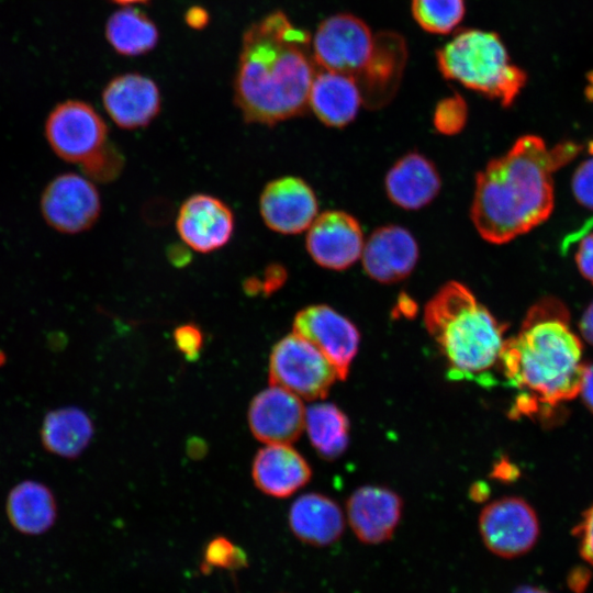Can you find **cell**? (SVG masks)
Wrapping results in <instances>:
<instances>
[{"instance_id": "16", "label": "cell", "mask_w": 593, "mask_h": 593, "mask_svg": "<svg viewBox=\"0 0 593 593\" xmlns=\"http://www.w3.org/2000/svg\"><path fill=\"white\" fill-rule=\"evenodd\" d=\"M102 102L119 127L136 130L149 125L159 114L161 94L152 78L138 72H125L105 85Z\"/></svg>"}, {"instance_id": "29", "label": "cell", "mask_w": 593, "mask_h": 593, "mask_svg": "<svg viewBox=\"0 0 593 593\" xmlns=\"http://www.w3.org/2000/svg\"><path fill=\"white\" fill-rule=\"evenodd\" d=\"M124 166L122 153L110 141L94 155L80 164L88 179L111 182L116 179Z\"/></svg>"}, {"instance_id": "42", "label": "cell", "mask_w": 593, "mask_h": 593, "mask_svg": "<svg viewBox=\"0 0 593 593\" xmlns=\"http://www.w3.org/2000/svg\"><path fill=\"white\" fill-rule=\"evenodd\" d=\"M588 98L593 101V71H591L588 76V85L585 88Z\"/></svg>"}, {"instance_id": "13", "label": "cell", "mask_w": 593, "mask_h": 593, "mask_svg": "<svg viewBox=\"0 0 593 593\" xmlns=\"http://www.w3.org/2000/svg\"><path fill=\"white\" fill-rule=\"evenodd\" d=\"M259 211L271 231L294 235L311 226L317 216L318 203L307 182L287 176L265 186L259 198Z\"/></svg>"}, {"instance_id": "9", "label": "cell", "mask_w": 593, "mask_h": 593, "mask_svg": "<svg viewBox=\"0 0 593 593\" xmlns=\"http://www.w3.org/2000/svg\"><path fill=\"white\" fill-rule=\"evenodd\" d=\"M45 222L63 234H78L91 228L101 214L98 189L86 177L64 172L44 188L40 200Z\"/></svg>"}, {"instance_id": "28", "label": "cell", "mask_w": 593, "mask_h": 593, "mask_svg": "<svg viewBox=\"0 0 593 593\" xmlns=\"http://www.w3.org/2000/svg\"><path fill=\"white\" fill-rule=\"evenodd\" d=\"M416 23L433 34L450 33L463 19L465 0H411Z\"/></svg>"}, {"instance_id": "12", "label": "cell", "mask_w": 593, "mask_h": 593, "mask_svg": "<svg viewBox=\"0 0 593 593\" xmlns=\"http://www.w3.org/2000/svg\"><path fill=\"white\" fill-rule=\"evenodd\" d=\"M363 244L358 221L347 212L334 210L315 217L305 240L311 258L331 270H344L354 265L361 257Z\"/></svg>"}, {"instance_id": "4", "label": "cell", "mask_w": 593, "mask_h": 593, "mask_svg": "<svg viewBox=\"0 0 593 593\" xmlns=\"http://www.w3.org/2000/svg\"><path fill=\"white\" fill-rule=\"evenodd\" d=\"M424 323L456 378H482L497 365L506 325L465 284L445 283L426 303Z\"/></svg>"}, {"instance_id": "38", "label": "cell", "mask_w": 593, "mask_h": 593, "mask_svg": "<svg viewBox=\"0 0 593 593\" xmlns=\"http://www.w3.org/2000/svg\"><path fill=\"white\" fill-rule=\"evenodd\" d=\"M184 21L188 26L194 30H201L208 25L210 15L208 11L201 7H191L184 14Z\"/></svg>"}, {"instance_id": "31", "label": "cell", "mask_w": 593, "mask_h": 593, "mask_svg": "<svg viewBox=\"0 0 593 593\" xmlns=\"http://www.w3.org/2000/svg\"><path fill=\"white\" fill-rule=\"evenodd\" d=\"M205 561L210 566L238 567L245 562V556L226 538L219 537L210 542L205 551Z\"/></svg>"}, {"instance_id": "26", "label": "cell", "mask_w": 593, "mask_h": 593, "mask_svg": "<svg viewBox=\"0 0 593 593\" xmlns=\"http://www.w3.org/2000/svg\"><path fill=\"white\" fill-rule=\"evenodd\" d=\"M105 37L123 56H139L152 52L159 41L155 22L143 11L125 7L113 12L105 23Z\"/></svg>"}, {"instance_id": "39", "label": "cell", "mask_w": 593, "mask_h": 593, "mask_svg": "<svg viewBox=\"0 0 593 593\" xmlns=\"http://www.w3.org/2000/svg\"><path fill=\"white\" fill-rule=\"evenodd\" d=\"M580 331L582 337L593 346V301L581 317Z\"/></svg>"}, {"instance_id": "25", "label": "cell", "mask_w": 593, "mask_h": 593, "mask_svg": "<svg viewBox=\"0 0 593 593\" xmlns=\"http://www.w3.org/2000/svg\"><path fill=\"white\" fill-rule=\"evenodd\" d=\"M93 435L90 417L80 409L66 406L46 414L41 428V440L49 452L64 458H76L88 447Z\"/></svg>"}, {"instance_id": "1", "label": "cell", "mask_w": 593, "mask_h": 593, "mask_svg": "<svg viewBox=\"0 0 593 593\" xmlns=\"http://www.w3.org/2000/svg\"><path fill=\"white\" fill-rule=\"evenodd\" d=\"M309 32L281 10L245 30L234 77V102L246 123L275 126L302 115L315 76Z\"/></svg>"}, {"instance_id": "5", "label": "cell", "mask_w": 593, "mask_h": 593, "mask_svg": "<svg viewBox=\"0 0 593 593\" xmlns=\"http://www.w3.org/2000/svg\"><path fill=\"white\" fill-rule=\"evenodd\" d=\"M440 74L510 107L524 88L526 72L511 61L499 34L465 29L436 52Z\"/></svg>"}, {"instance_id": "8", "label": "cell", "mask_w": 593, "mask_h": 593, "mask_svg": "<svg viewBox=\"0 0 593 593\" xmlns=\"http://www.w3.org/2000/svg\"><path fill=\"white\" fill-rule=\"evenodd\" d=\"M373 38L365 21L351 13H337L318 24L312 57L324 70L355 77L371 54Z\"/></svg>"}, {"instance_id": "6", "label": "cell", "mask_w": 593, "mask_h": 593, "mask_svg": "<svg viewBox=\"0 0 593 593\" xmlns=\"http://www.w3.org/2000/svg\"><path fill=\"white\" fill-rule=\"evenodd\" d=\"M337 379V372L327 358L294 333L284 336L272 348L270 385L283 388L305 400H317L327 395Z\"/></svg>"}, {"instance_id": "21", "label": "cell", "mask_w": 593, "mask_h": 593, "mask_svg": "<svg viewBox=\"0 0 593 593\" xmlns=\"http://www.w3.org/2000/svg\"><path fill=\"white\" fill-rule=\"evenodd\" d=\"M384 184L387 195L394 204L405 210H418L435 199L441 181L429 159L410 153L390 168Z\"/></svg>"}, {"instance_id": "35", "label": "cell", "mask_w": 593, "mask_h": 593, "mask_svg": "<svg viewBox=\"0 0 593 593\" xmlns=\"http://www.w3.org/2000/svg\"><path fill=\"white\" fill-rule=\"evenodd\" d=\"M573 535L578 539L580 556L593 567V505L582 514Z\"/></svg>"}, {"instance_id": "15", "label": "cell", "mask_w": 593, "mask_h": 593, "mask_svg": "<svg viewBox=\"0 0 593 593\" xmlns=\"http://www.w3.org/2000/svg\"><path fill=\"white\" fill-rule=\"evenodd\" d=\"M248 424L258 440L268 445H290L303 432L305 409L294 393L270 385L250 402Z\"/></svg>"}, {"instance_id": "33", "label": "cell", "mask_w": 593, "mask_h": 593, "mask_svg": "<svg viewBox=\"0 0 593 593\" xmlns=\"http://www.w3.org/2000/svg\"><path fill=\"white\" fill-rule=\"evenodd\" d=\"M572 191L579 203L593 210V158L582 163L575 170Z\"/></svg>"}, {"instance_id": "22", "label": "cell", "mask_w": 593, "mask_h": 593, "mask_svg": "<svg viewBox=\"0 0 593 593\" xmlns=\"http://www.w3.org/2000/svg\"><path fill=\"white\" fill-rule=\"evenodd\" d=\"M361 102V92L353 76L324 69L315 74L309 107L323 124L346 126L356 118Z\"/></svg>"}, {"instance_id": "19", "label": "cell", "mask_w": 593, "mask_h": 593, "mask_svg": "<svg viewBox=\"0 0 593 593\" xmlns=\"http://www.w3.org/2000/svg\"><path fill=\"white\" fill-rule=\"evenodd\" d=\"M346 511L356 537L377 545L392 537L401 519L402 500L390 489L365 485L349 496Z\"/></svg>"}, {"instance_id": "7", "label": "cell", "mask_w": 593, "mask_h": 593, "mask_svg": "<svg viewBox=\"0 0 593 593\" xmlns=\"http://www.w3.org/2000/svg\"><path fill=\"white\" fill-rule=\"evenodd\" d=\"M44 133L52 150L63 160L81 164L108 142V125L88 102L77 99L56 104L45 121Z\"/></svg>"}, {"instance_id": "24", "label": "cell", "mask_w": 593, "mask_h": 593, "mask_svg": "<svg viewBox=\"0 0 593 593\" xmlns=\"http://www.w3.org/2000/svg\"><path fill=\"white\" fill-rule=\"evenodd\" d=\"M57 502L52 491L37 481H23L8 494L5 513L11 526L27 536L43 535L57 519Z\"/></svg>"}, {"instance_id": "20", "label": "cell", "mask_w": 593, "mask_h": 593, "mask_svg": "<svg viewBox=\"0 0 593 593\" xmlns=\"http://www.w3.org/2000/svg\"><path fill=\"white\" fill-rule=\"evenodd\" d=\"M256 486L275 497H287L304 486L312 471L306 460L292 447L283 444L261 448L253 462Z\"/></svg>"}, {"instance_id": "30", "label": "cell", "mask_w": 593, "mask_h": 593, "mask_svg": "<svg viewBox=\"0 0 593 593\" xmlns=\"http://www.w3.org/2000/svg\"><path fill=\"white\" fill-rule=\"evenodd\" d=\"M467 103L455 93L441 99L434 112V125L438 132L451 135L460 132L467 122Z\"/></svg>"}, {"instance_id": "36", "label": "cell", "mask_w": 593, "mask_h": 593, "mask_svg": "<svg viewBox=\"0 0 593 593\" xmlns=\"http://www.w3.org/2000/svg\"><path fill=\"white\" fill-rule=\"evenodd\" d=\"M575 261L582 276L593 283V233L580 242Z\"/></svg>"}, {"instance_id": "32", "label": "cell", "mask_w": 593, "mask_h": 593, "mask_svg": "<svg viewBox=\"0 0 593 593\" xmlns=\"http://www.w3.org/2000/svg\"><path fill=\"white\" fill-rule=\"evenodd\" d=\"M287 271L281 265L267 267L262 278H251L245 282V291L248 294L262 293L269 295L277 291L286 281Z\"/></svg>"}, {"instance_id": "18", "label": "cell", "mask_w": 593, "mask_h": 593, "mask_svg": "<svg viewBox=\"0 0 593 593\" xmlns=\"http://www.w3.org/2000/svg\"><path fill=\"white\" fill-rule=\"evenodd\" d=\"M360 258L371 279L393 283L413 271L418 258V246L406 228L387 225L373 231L365 240Z\"/></svg>"}, {"instance_id": "14", "label": "cell", "mask_w": 593, "mask_h": 593, "mask_svg": "<svg viewBox=\"0 0 593 593\" xmlns=\"http://www.w3.org/2000/svg\"><path fill=\"white\" fill-rule=\"evenodd\" d=\"M176 226L187 246L208 254L230 242L234 232V214L219 198L197 193L181 204Z\"/></svg>"}, {"instance_id": "2", "label": "cell", "mask_w": 593, "mask_h": 593, "mask_svg": "<svg viewBox=\"0 0 593 593\" xmlns=\"http://www.w3.org/2000/svg\"><path fill=\"white\" fill-rule=\"evenodd\" d=\"M569 313L556 299L532 306L516 336L504 340L499 362L517 394L511 416H551L579 393L585 363Z\"/></svg>"}, {"instance_id": "34", "label": "cell", "mask_w": 593, "mask_h": 593, "mask_svg": "<svg viewBox=\"0 0 593 593\" xmlns=\"http://www.w3.org/2000/svg\"><path fill=\"white\" fill-rule=\"evenodd\" d=\"M175 343L178 349L190 360H194L202 348L203 335L194 324H183L176 328Z\"/></svg>"}, {"instance_id": "11", "label": "cell", "mask_w": 593, "mask_h": 593, "mask_svg": "<svg viewBox=\"0 0 593 593\" xmlns=\"http://www.w3.org/2000/svg\"><path fill=\"white\" fill-rule=\"evenodd\" d=\"M293 332L314 345L345 380L359 346V332L345 316L326 304L309 305L293 320Z\"/></svg>"}, {"instance_id": "43", "label": "cell", "mask_w": 593, "mask_h": 593, "mask_svg": "<svg viewBox=\"0 0 593 593\" xmlns=\"http://www.w3.org/2000/svg\"><path fill=\"white\" fill-rule=\"evenodd\" d=\"M112 1L122 5H130V4H136V3H146L149 0H112Z\"/></svg>"}, {"instance_id": "23", "label": "cell", "mask_w": 593, "mask_h": 593, "mask_svg": "<svg viewBox=\"0 0 593 593\" xmlns=\"http://www.w3.org/2000/svg\"><path fill=\"white\" fill-rule=\"evenodd\" d=\"M289 524L301 541L317 547L337 541L345 527L344 514L338 504L320 493L298 497L290 507Z\"/></svg>"}, {"instance_id": "37", "label": "cell", "mask_w": 593, "mask_h": 593, "mask_svg": "<svg viewBox=\"0 0 593 593\" xmlns=\"http://www.w3.org/2000/svg\"><path fill=\"white\" fill-rule=\"evenodd\" d=\"M579 394L582 395L583 402L593 413V363L584 366Z\"/></svg>"}, {"instance_id": "3", "label": "cell", "mask_w": 593, "mask_h": 593, "mask_svg": "<svg viewBox=\"0 0 593 593\" xmlns=\"http://www.w3.org/2000/svg\"><path fill=\"white\" fill-rule=\"evenodd\" d=\"M579 152L573 143L549 148L524 135L475 177L471 220L480 236L505 244L538 226L553 209V172Z\"/></svg>"}, {"instance_id": "17", "label": "cell", "mask_w": 593, "mask_h": 593, "mask_svg": "<svg viewBox=\"0 0 593 593\" xmlns=\"http://www.w3.org/2000/svg\"><path fill=\"white\" fill-rule=\"evenodd\" d=\"M406 59L407 46L402 35L392 31L374 35L371 54L354 77L366 104L379 107L393 97Z\"/></svg>"}, {"instance_id": "27", "label": "cell", "mask_w": 593, "mask_h": 593, "mask_svg": "<svg viewBox=\"0 0 593 593\" xmlns=\"http://www.w3.org/2000/svg\"><path fill=\"white\" fill-rule=\"evenodd\" d=\"M305 426L310 441L325 459H336L349 441V421L333 403H316L305 411Z\"/></svg>"}, {"instance_id": "40", "label": "cell", "mask_w": 593, "mask_h": 593, "mask_svg": "<svg viewBox=\"0 0 593 593\" xmlns=\"http://www.w3.org/2000/svg\"><path fill=\"white\" fill-rule=\"evenodd\" d=\"M585 571L586 570H575L569 578V585L577 593H581L588 584L589 574Z\"/></svg>"}, {"instance_id": "41", "label": "cell", "mask_w": 593, "mask_h": 593, "mask_svg": "<svg viewBox=\"0 0 593 593\" xmlns=\"http://www.w3.org/2000/svg\"><path fill=\"white\" fill-rule=\"evenodd\" d=\"M513 593H551L545 589L534 585H521L514 590Z\"/></svg>"}, {"instance_id": "10", "label": "cell", "mask_w": 593, "mask_h": 593, "mask_svg": "<svg viewBox=\"0 0 593 593\" xmlns=\"http://www.w3.org/2000/svg\"><path fill=\"white\" fill-rule=\"evenodd\" d=\"M479 530L485 547L494 555L513 559L527 553L539 537L534 508L518 496L489 503L479 516Z\"/></svg>"}]
</instances>
